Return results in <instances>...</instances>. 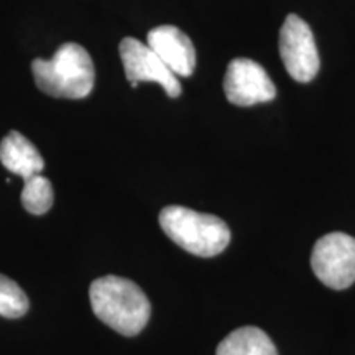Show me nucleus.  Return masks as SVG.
<instances>
[{"instance_id": "1", "label": "nucleus", "mask_w": 355, "mask_h": 355, "mask_svg": "<svg viewBox=\"0 0 355 355\" xmlns=\"http://www.w3.org/2000/svg\"><path fill=\"white\" fill-rule=\"evenodd\" d=\"M92 311L102 322L119 334H140L150 319V301L144 290L130 279L107 275L89 288Z\"/></svg>"}, {"instance_id": "2", "label": "nucleus", "mask_w": 355, "mask_h": 355, "mask_svg": "<svg viewBox=\"0 0 355 355\" xmlns=\"http://www.w3.org/2000/svg\"><path fill=\"white\" fill-rule=\"evenodd\" d=\"M33 78L40 91L61 99H84L94 87V64L78 43H64L51 60H33Z\"/></svg>"}, {"instance_id": "3", "label": "nucleus", "mask_w": 355, "mask_h": 355, "mask_svg": "<svg viewBox=\"0 0 355 355\" xmlns=\"http://www.w3.org/2000/svg\"><path fill=\"white\" fill-rule=\"evenodd\" d=\"M159 225L176 245L204 259L222 254L230 242V229L224 220L189 207H165L159 212Z\"/></svg>"}, {"instance_id": "4", "label": "nucleus", "mask_w": 355, "mask_h": 355, "mask_svg": "<svg viewBox=\"0 0 355 355\" xmlns=\"http://www.w3.org/2000/svg\"><path fill=\"white\" fill-rule=\"evenodd\" d=\"M316 277L332 290H345L355 283V239L332 232L319 239L311 255Z\"/></svg>"}, {"instance_id": "5", "label": "nucleus", "mask_w": 355, "mask_h": 355, "mask_svg": "<svg viewBox=\"0 0 355 355\" xmlns=\"http://www.w3.org/2000/svg\"><path fill=\"white\" fill-rule=\"evenodd\" d=\"M279 56L288 74L298 83H309L319 71V55L309 25L291 13L279 30Z\"/></svg>"}, {"instance_id": "6", "label": "nucleus", "mask_w": 355, "mask_h": 355, "mask_svg": "<svg viewBox=\"0 0 355 355\" xmlns=\"http://www.w3.org/2000/svg\"><path fill=\"white\" fill-rule=\"evenodd\" d=\"M119 51H121L125 76L132 87L139 86V83L152 81L165 89L168 97L181 96V84L178 81V76L148 44L127 37L121 42Z\"/></svg>"}, {"instance_id": "7", "label": "nucleus", "mask_w": 355, "mask_h": 355, "mask_svg": "<svg viewBox=\"0 0 355 355\" xmlns=\"http://www.w3.org/2000/svg\"><path fill=\"white\" fill-rule=\"evenodd\" d=\"M224 91L230 104L242 107L273 101L277 97V87L263 66L247 58L230 61L225 71Z\"/></svg>"}, {"instance_id": "8", "label": "nucleus", "mask_w": 355, "mask_h": 355, "mask_svg": "<svg viewBox=\"0 0 355 355\" xmlns=\"http://www.w3.org/2000/svg\"><path fill=\"white\" fill-rule=\"evenodd\" d=\"M148 44L176 76L188 78L196 68V50L189 37L173 25H162L150 30Z\"/></svg>"}, {"instance_id": "9", "label": "nucleus", "mask_w": 355, "mask_h": 355, "mask_svg": "<svg viewBox=\"0 0 355 355\" xmlns=\"http://www.w3.org/2000/svg\"><path fill=\"white\" fill-rule=\"evenodd\" d=\"M0 162L8 171L21 176L24 180L40 175L44 166L37 146L15 130L8 133L0 144Z\"/></svg>"}, {"instance_id": "10", "label": "nucleus", "mask_w": 355, "mask_h": 355, "mask_svg": "<svg viewBox=\"0 0 355 355\" xmlns=\"http://www.w3.org/2000/svg\"><path fill=\"white\" fill-rule=\"evenodd\" d=\"M216 355H278V352L263 331L245 326L230 332L219 344Z\"/></svg>"}, {"instance_id": "11", "label": "nucleus", "mask_w": 355, "mask_h": 355, "mask_svg": "<svg viewBox=\"0 0 355 355\" xmlns=\"http://www.w3.org/2000/svg\"><path fill=\"white\" fill-rule=\"evenodd\" d=\"M21 204L30 214L42 216L53 206V186L50 180L42 175H35L24 180Z\"/></svg>"}, {"instance_id": "12", "label": "nucleus", "mask_w": 355, "mask_h": 355, "mask_svg": "<svg viewBox=\"0 0 355 355\" xmlns=\"http://www.w3.org/2000/svg\"><path fill=\"white\" fill-rule=\"evenodd\" d=\"M28 311V298L13 279L0 275V316L17 319Z\"/></svg>"}]
</instances>
